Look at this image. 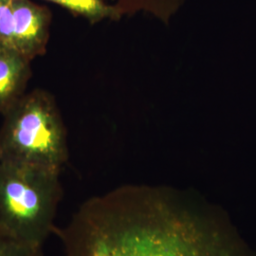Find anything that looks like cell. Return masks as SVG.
I'll return each instance as SVG.
<instances>
[{
  "mask_svg": "<svg viewBox=\"0 0 256 256\" xmlns=\"http://www.w3.org/2000/svg\"><path fill=\"white\" fill-rule=\"evenodd\" d=\"M54 234L64 256H252L221 208L167 186L93 196Z\"/></svg>",
  "mask_w": 256,
  "mask_h": 256,
  "instance_id": "obj_1",
  "label": "cell"
},
{
  "mask_svg": "<svg viewBox=\"0 0 256 256\" xmlns=\"http://www.w3.org/2000/svg\"><path fill=\"white\" fill-rule=\"evenodd\" d=\"M0 256H43V248L28 245L0 232Z\"/></svg>",
  "mask_w": 256,
  "mask_h": 256,
  "instance_id": "obj_8",
  "label": "cell"
},
{
  "mask_svg": "<svg viewBox=\"0 0 256 256\" xmlns=\"http://www.w3.org/2000/svg\"><path fill=\"white\" fill-rule=\"evenodd\" d=\"M68 10L76 16L86 19L92 24L104 20H119L113 4L106 0H46Z\"/></svg>",
  "mask_w": 256,
  "mask_h": 256,
  "instance_id": "obj_7",
  "label": "cell"
},
{
  "mask_svg": "<svg viewBox=\"0 0 256 256\" xmlns=\"http://www.w3.org/2000/svg\"><path fill=\"white\" fill-rule=\"evenodd\" d=\"M52 12L32 0H0V46L32 61L46 52Z\"/></svg>",
  "mask_w": 256,
  "mask_h": 256,
  "instance_id": "obj_4",
  "label": "cell"
},
{
  "mask_svg": "<svg viewBox=\"0 0 256 256\" xmlns=\"http://www.w3.org/2000/svg\"><path fill=\"white\" fill-rule=\"evenodd\" d=\"M30 75V60L0 46V114L3 115L25 94Z\"/></svg>",
  "mask_w": 256,
  "mask_h": 256,
  "instance_id": "obj_5",
  "label": "cell"
},
{
  "mask_svg": "<svg viewBox=\"0 0 256 256\" xmlns=\"http://www.w3.org/2000/svg\"><path fill=\"white\" fill-rule=\"evenodd\" d=\"M3 117L0 160L61 171L68 160V138L52 95L43 90L25 93Z\"/></svg>",
  "mask_w": 256,
  "mask_h": 256,
  "instance_id": "obj_3",
  "label": "cell"
},
{
  "mask_svg": "<svg viewBox=\"0 0 256 256\" xmlns=\"http://www.w3.org/2000/svg\"><path fill=\"white\" fill-rule=\"evenodd\" d=\"M58 170L0 160V232L36 248L54 232L63 189Z\"/></svg>",
  "mask_w": 256,
  "mask_h": 256,
  "instance_id": "obj_2",
  "label": "cell"
},
{
  "mask_svg": "<svg viewBox=\"0 0 256 256\" xmlns=\"http://www.w3.org/2000/svg\"><path fill=\"white\" fill-rule=\"evenodd\" d=\"M187 0H115L113 6L120 19L146 14L168 25Z\"/></svg>",
  "mask_w": 256,
  "mask_h": 256,
  "instance_id": "obj_6",
  "label": "cell"
}]
</instances>
